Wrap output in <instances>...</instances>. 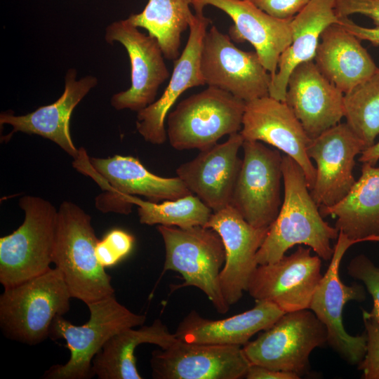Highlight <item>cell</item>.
I'll return each instance as SVG.
<instances>
[{"label": "cell", "mask_w": 379, "mask_h": 379, "mask_svg": "<svg viewBox=\"0 0 379 379\" xmlns=\"http://www.w3.org/2000/svg\"><path fill=\"white\" fill-rule=\"evenodd\" d=\"M284 102L311 139L345 117L344 93L320 72L313 60L293 70Z\"/></svg>", "instance_id": "44dd1931"}, {"label": "cell", "mask_w": 379, "mask_h": 379, "mask_svg": "<svg viewBox=\"0 0 379 379\" xmlns=\"http://www.w3.org/2000/svg\"><path fill=\"white\" fill-rule=\"evenodd\" d=\"M258 8L279 19H291L311 0H249Z\"/></svg>", "instance_id": "d590c367"}, {"label": "cell", "mask_w": 379, "mask_h": 379, "mask_svg": "<svg viewBox=\"0 0 379 379\" xmlns=\"http://www.w3.org/2000/svg\"><path fill=\"white\" fill-rule=\"evenodd\" d=\"M71 298L56 267L4 288L0 295L1 329L9 339L37 345L49 337L54 319L69 311Z\"/></svg>", "instance_id": "3957f363"}, {"label": "cell", "mask_w": 379, "mask_h": 379, "mask_svg": "<svg viewBox=\"0 0 379 379\" xmlns=\"http://www.w3.org/2000/svg\"><path fill=\"white\" fill-rule=\"evenodd\" d=\"M334 10L338 17L353 14L367 16L379 27V0H335Z\"/></svg>", "instance_id": "e575fe53"}, {"label": "cell", "mask_w": 379, "mask_h": 379, "mask_svg": "<svg viewBox=\"0 0 379 379\" xmlns=\"http://www.w3.org/2000/svg\"><path fill=\"white\" fill-rule=\"evenodd\" d=\"M244 141L240 133H233L225 142L201 150L176 169L177 176L189 190L213 212L230 205L241 164L238 154Z\"/></svg>", "instance_id": "ffe728a7"}, {"label": "cell", "mask_w": 379, "mask_h": 379, "mask_svg": "<svg viewBox=\"0 0 379 379\" xmlns=\"http://www.w3.org/2000/svg\"><path fill=\"white\" fill-rule=\"evenodd\" d=\"M65 90L53 103L39 107L25 115L16 116L9 112L0 115V124H8L13 130L8 140L16 132L34 134L47 138L76 159L80 154L70 134V118L75 107L98 83L93 76L77 79V71L70 69L65 75Z\"/></svg>", "instance_id": "603a6c76"}, {"label": "cell", "mask_w": 379, "mask_h": 379, "mask_svg": "<svg viewBox=\"0 0 379 379\" xmlns=\"http://www.w3.org/2000/svg\"><path fill=\"white\" fill-rule=\"evenodd\" d=\"M165 247L164 271L180 273L184 283L203 291L221 314L230 310L221 292L220 273L225 260L223 242L218 233L204 226L181 228L158 225Z\"/></svg>", "instance_id": "8992f818"}, {"label": "cell", "mask_w": 379, "mask_h": 379, "mask_svg": "<svg viewBox=\"0 0 379 379\" xmlns=\"http://www.w3.org/2000/svg\"><path fill=\"white\" fill-rule=\"evenodd\" d=\"M246 102L208 86L182 100L168 115L167 136L177 150H204L226 135L239 133Z\"/></svg>", "instance_id": "52a82bcc"}, {"label": "cell", "mask_w": 379, "mask_h": 379, "mask_svg": "<svg viewBox=\"0 0 379 379\" xmlns=\"http://www.w3.org/2000/svg\"><path fill=\"white\" fill-rule=\"evenodd\" d=\"M176 340L157 319L149 326L125 328L112 336L93 359L94 375L99 379H142L136 367V347L144 343L165 349Z\"/></svg>", "instance_id": "83f0119b"}, {"label": "cell", "mask_w": 379, "mask_h": 379, "mask_svg": "<svg viewBox=\"0 0 379 379\" xmlns=\"http://www.w3.org/2000/svg\"><path fill=\"white\" fill-rule=\"evenodd\" d=\"M193 4L225 13L234 22L229 29L231 39L249 42L271 76L277 72L279 57L291 43L292 18L273 17L249 0H194Z\"/></svg>", "instance_id": "7402d4cb"}, {"label": "cell", "mask_w": 379, "mask_h": 379, "mask_svg": "<svg viewBox=\"0 0 379 379\" xmlns=\"http://www.w3.org/2000/svg\"><path fill=\"white\" fill-rule=\"evenodd\" d=\"M338 23L361 41H368L375 46H379V27H366L361 26L349 17H338Z\"/></svg>", "instance_id": "8d00e7d4"}, {"label": "cell", "mask_w": 379, "mask_h": 379, "mask_svg": "<svg viewBox=\"0 0 379 379\" xmlns=\"http://www.w3.org/2000/svg\"><path fill=\"white\" fill-rule=\"evenodd\" d=\"M345 118L366 148L379 135V67L344 94Z\"/></svg>", "instance_id": "4dcf8cb0"}, {"label": "cell", "mask_w": 379, "mask_h": 379, "mask_svg": "<svg viewBox=\"0 0 379 379\" xmlns=\"http://www.w3.org/2000/svg\"><path fill=\"white\" fill-rule=\"evenodd\" d=\"M194 1L148 0L142 12L131 14L128 20L158 40L165 58L175 60L180 55L181 35L194 16L190 8Z\"/></svg>", "instance_id": "f1b7e54d"}, {"label": "cell", "mask_w": 379, "mask_h": 379, "mask_svg": "<svg viewBox=\"0 0 379 379\" xmlns=\"http://www.w3.org/2000/svg\"><path fill=\"white\" fill-rule=\"evenodd\" d=\"M239 133L244 140L267 143L292 158L312 190L316 168L307 154L311 138L285 102L267 95L246 102Z\"/></svg>", "instance_id": "2e32d148"}, {"label": "cell", "mask_w": 379, "mask_h": 379, "mask_svg": "<svg viewBox=\"0 0 379 379\" xmlns=\"http://www.w3.org/2000/svg\"><path fill=\"white\" fill-rule=\"evenodd\" d=\"M362 317L367 347L364 359L358 364V369L362 372L361 378L379 379V323L364 309Z\"/></svg>", "instance_id": "836d02e7"}, {"label": "cell", "mask_w": 379, "mask_h": 379, "mask_svg": "<svg viewBox=\"0 0 379 379\" xmlns=\"http://www.w3.org/2000/svg\"><path fill=\"white\" fill-rule=\"evenodd\" d=\"M313 61L344 94L378 68L361 40L338 22L328 25L321 33Z\"/></svg>", "instance_id": "484cf974"}, {"label": "cell", "mask_w": 379, "mask_h": 379, "mask_svg": "<svg viewBox=\"0 0 379 379\" xmlns=\"http://www.w3.org/2000/svg\"><path fill=\"white\" fill-rule=\"evenodd\" d=\"M200 70L205 84L250 102L269 95L271 74L255 52L238 48L213 25L204 38Z\"/></svg>", "instance_id": "8fae6325"}, {"label": "cell", "mask_w": 379, "mask_h": 379, "mask_svg": "<svg viewBox=\"0 0 379 379\" xmlns=\"http://www.w3.org/2000/svg\"><path fill=\"white\" fill-rule=\"evenodd\" d=\"M349 275L361 281L373 301L368 314L379 323V267L365 255L360 254L351 260L347 266Z\"/></svg>", "instance_id": "d6a6232c"}, {"label": "cell", "mask_w": 379, "mask_h": 379, "mask_svg": "<svg viewBox=\"0 0 379 379\" xmlns=\"http://www.w3.org/2000/svg\"><path fill=\"white\" fill-rule=\"evenodd\" d=\"M319 211L323 218H336L335 227L347 237L379 242V167L363 163L361 176L347 195Z\"/></svg>", "instance_id": "4316f807"}, {"label": "cell", "mask_w": 379, "mask_h": 379, "mask_svg": "<svg viewBox=\"0 0 379 379\" xmlns=\"http://www.w3.org/2000/svg\"><path fill=\"white\" fill-rule=\"evenodd\" d=\"M91 217L77 204L64 201L58 210L53 263L72 298L86 305L114 295L111 277L98 262Z\"/></svg>", "instance_id": "7a4b0ae2"}, {"label": "cell", "mask_w": 379, "mask_h": 379, "mask_svg": "<svg viewBox=\"0 0 379 379\" xmlns=\"http://www.w3.org/2000/svg\"><path fill=\"white\" fill-rule=\"evenodd\" d=\"M74 166L93 178L107 193L102 197L141 195L153 200H175L192 194L182 180L162 178L149 171L137 158L114 155L108 158H88L80 148Z\"/></svg>", "instance_id": "e0dca14e"}, {"label": "cell", "mask_w": 379, "mask_h": 379, "mask_svg": "<svg viewBox=\"0 0 379 379\" xmlns=\"http://www.w3.org/2000/svg\"><path fill=\"white\" fill-rule=\"evenodd\" d=\"M243 159L231 203L251 225L269 228L282 203V157L262 142L244 140Z\"/></svg>", "instance_id": "9c48e42d"}, {"label": "cell", "mask_w": 379, "mask_h": 379, "mask_svg": "<svg viewBox=\"0 0 379 379\" xmlns=\"http://www.w3.org/2000/svg\"><path fill=\"white\" fill-rule=\"evenodd\" d=\"M105 39L122 44L131 64V86L112 97V106L137 112L145 109L155 101L159 86L170 76L158 40L139 31L128 18L109 25Z\"/></svg>", "instance_id": "4fadbf2b"}, {"label": "cell", "mask_w": 379, "mask_h": 379, "mask_svg": "<svg viewBox=\"0 0 379 379\" xmlns=\"http://www.w3.org/2000/svg\"><path fill=\"white\" fill-rule=\"evenodd\" d=\"M327 343V330L310 309L286 312L254 340L243 346L251 364L292 372L300 377L315 348Z\"/></svg>", "instance_id": "ba28073f"}, {"label": "cell", "mask_w": 379, "mask_h": 379, "mask_svg": "<svg viewBox=\"0 0 379 379\" xmlns=\"http://www.w3.org/2000/svg\"><path fill=\"white\" fill-rule=\"evenodd\" d=\"M134 241L133 236L123 230H110L96 244L98 262L105 268L116 265L130 253Z\"/></svg>", "instance_id": "1f68e13d"}, {"label": "cell", "mask_w": 379, "mask_h": 379, "mask_svg": "<svg viewBox=\"0 0 379 379\" xmlns=\"http://www.w3.org/2000/svg\"><path fill=\"white\" fill-rule=\"evenodd\" d=\"M330 265L322 276L312 297L310 310L324 324L327 330V343L348 363L359 364L364 359L367 347L366 333L351 335L345 329L343 311L350 300L362 302L366 299L364 286L358 283L345 285L339 275L341 260L352 245L364 242L347 237L339 232Z\"/></svg>", "instance_id": "30bf717a"}, {"label": "cell", "mask_w": 379, "mask_h": 379, "mask_svg": "<svg viewBox=\"0 0 379 379\" xmlns=\"http://www.w3.org/2000/svg\"><path fill=\"white\" fill-rule=\"evenodd\" d=\"M204 227L216 231L224 244L225 260L220 273V286L230 306L247 291L249 279L258 265L257 252L269 228L250 225L232 205L213 212Z\"/></svg>", "instance_id": "ac0fdd59"}, {"label": "cell", "mask_w": 379, "mask_h": 379, "mask_svg": "<svg viewBox=\"0 0 379 379\" xmlns=\"http://www.w3.org/2000/svg\"><path fill=\"white\" fill-rule=\"evenodd\" d=\"M247 379H298L300 377L294 373L274 370L265 366L251 364L245 377Z\"/></svg>", "instance_id": "74e56055"}, {"label": "cell", "mask_w": 379, "mask_h": 379, "mask_svg": "<svg viewBox=\"0 0 379 379\" xmlns=\"http://www.w3.org/2000/svg\"><path fill=\"white\" fill-rule=\"evenodd\" d=\"M155 379H239L251 364L239 345L198 344L176 338L152 353Z\"/></svg>", "instance_id": "5bb4252c"}, {"label": "cell", "mask_w": 379, "mask_h": 379, "mask_svg": "<svg viewBox=\"0 0 379 379\" xmlns=\"http://www.w3.org/2000/svg\"><path fill=\"white\" fill-rule=\"evenodd\" d=\"M366 149L365 143L346 122H340L311 139L307 154L317 166L310 194L319 208L333 206L347 195L356 181L355 157Z\"/></svg>", "instance_id": "9a60e30c"}, {"label": "cell", "mask_w": 379, "mask_h": 379, "mask_svg": "<svg viewBox=\"0 0 379 379\" xmlns=\"http://www.w3.org/2000/svg\"><path fill=\"white\" fill-rule=\"evenodd\" d=\"M284 198L279 212L269 227L256 254L258 265L274 262L295 245L311 248L321 259L333 253L331 241L339 231L321 216L301 167L290 157H282Z\"/></svg>", "instance_id": "6da1fadb"}, {"label": "cell", "mask_w": 379, "mask_h": 379, "mask_svg": "<svg viewBox=\"0 0 379 379\" xmlns=\"http://www.w3.org/2000/svg\"><path fill=\"white\" fill-rule=\"evenodd\" d=\"M285 312L267 301L242 313L222 319L202 317L191 311L174 333L177 339L192 343L244 346L252 336L270 328Z\"/></svg>", "instance_id": "cb8c5ba5"}, {"label": "cell", "mask_w": 379, "mask_h": 379, "mask_svg": "<svg viewBox=\"0 0 379 379\" xmlns=\"http://www.w3.org/2000/svg\"><path fill=\"white\" fill-rule=\"evenodd\" d=\"M311 248L299 245L296 251L279 260L258 265L247 292L255 301H267L286 312L309 309L322 277L321 258Z\"/></svg>", "instance_id": "7c38bea8"}, {"label": "cell", "mask_w": 379, "mask_h": 379, "mask_svg": "<svg viewBox=\"0 0 379 379\" xmlns=\"http://www.w3.org/2000/svg\"><path fill=\"white\" fill-rule=\"evenodd\" d=\"M109 199L120 206H138L140 222L147 225L181 228L204 226L213 213L211 209L193 194L175 200H166L160 204L126 194L110 197Z\"/></svg>", "instance_id": "f546056e"}, {"label": "cell", "mask_w": 379, "mask_h": 379, "mask_svg": "<svg viewBox=\"0 0 379 379\" xmlns=\"http://www.w3.org/2000/svg\"><path fill=\"white\" fill-rule=\"evenodd\" d=\"M192 6L195 13L189 26V37L182 53L174 62L166 88L158 100L137 114L138 132L153 145L165 142L166 118L178 98L189 88L205 85L200 70V57L204 38L211 21L204 15V6Z\"/></svg>", "instance_id": "d6986e66"}, {"label": "cell", "mask_w": 379, "mask_h": 379, "mask_svg": "<svg viewBox=\"0 0 379 379\" xmlns=\"http://www.w3.org/2000/svg\"><path fill=\"white\" fill-rule=\"evenodd\" d=\"M335 0H311L291 19V43L281 54L277 72L271 76L269 95L285 101L289 77L300 64L314 60L320 36L339 18Z\"/></svg>", "instance_id": "d4e9b609"}, {"label": "cell", "mask_w": 379, "mask_h": 379, "mask_svg": "<svg viewBox=\"0 0 379 379\" xmlns=\"http://www.w3.org/2000/svg\"><path fill=\"white\" fill-rule=\"evenodd\" d=\"M360 154L359 161L375 166L379 160V141L367 147Z\"/></svg>", "instance_id": "f35d334b"}, {"label": "cell", "mask_w": 379, "mask_h": 379, "mask_svg": "<svg viewBox=\"0 0 379 379\" xmlns=\"http://www.w3.org/2000/svg\"><path fill=\"white\" fill-rule=\"evenodd\" d=\"M24 211L21 225L0 238V283L4 288L40 275L51 267L55 241L58 210L40 197L19 200Z\"/></svg>", "instance_id": "5b68a950"}, {"label": "cell", "mask_w": 379, "mask_h": 379, "mask_svg": "<svg viewBox=\"0 0 379 379\" xmlns=\"http://www.w3.org/2000/svg\"><path fill=\"white\" fill-rule=\"evenodd\" d=\"M88 321L74 325L63 316L56 317L50 328L52 340L63 339L70 352L64 364L51 366L44 374L48 379H88L94 376L93 359L114 334L128 328L142 326L145 314H136L121 305L114 295L86 304Z\"/></svg>", "instance_id": "277c9868"}]
</instances>
